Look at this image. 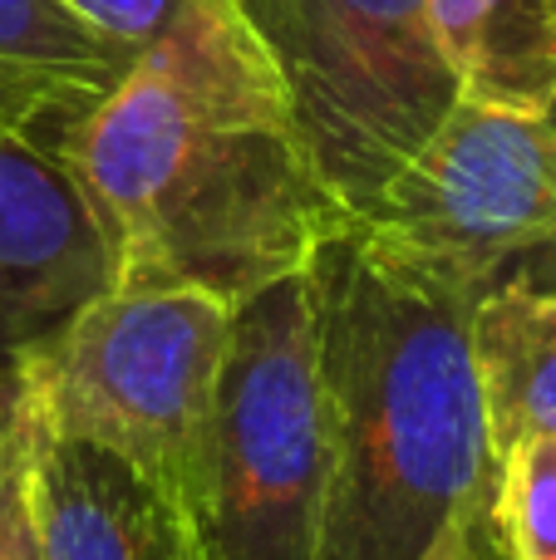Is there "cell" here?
Segmentation results:
<instances>
[{"instance_id": "1", "label": "cell", "mask_w": 556, "mask_h": 560, "mask_svg": "<svg viewBox=\"0 0 556 560\" xmlns=\"http://www.w3.org/2000/svg\"><path fill=\"white\" fill-rule=\"evenodd\" d=\"M55 148L114 242L118 285H202L242 305L350 236L236 0H207L59 118Z\"/></svg>"}, {"instance_id": "2", "label": "cell", "mask_w": 556, "mask_h": 560, "mask_svg": "<svg viewBox=\"0 0 556 560\" xmlns=\"http://www.w3.org/2000/svg\"><path fill=\"white\" fill-rule=\"evenodd\" d=\"M331 428L321 560H424L453 516H493L473 310L384 276L350 236L311 266Z\"/></svg>"}, {"instance_id": "3", "label": "cell", "mask_w": 556, "mask_h": 560, "mask_svg": "<svg viewBox=\"0 0 556 560\" xmlns=\"http://www.w3.org/2000/svg\"><path fill=\"white\" fill-rule=\"evenodd\" d=\"M232 319V300L202 285H108L20 349L39 418L128 463L187 526Z\"/></svg>"}, {"instance_id": "4", "label": "cell", "mask_w": 556, "mask_h": 560, "mask_svg": "<svg viewBox=\"0 0 556 560\" xmlns=\"http://www.w3.org/2000/svg\"><path fill=\"white\" fill-rule=\"evenodd\" d=\"M331 428L311 271L236 305L193 536L197 560H321Z\"/></svg>"}, {"instance_id": "5", "label": "cell", "mask_w": 556, "mask_h": 560, "mask_svg": "<svg viewBox=\"0 0 556 560\" xmlns=\"http://www.w3.org/2000/svg\"><path fill=\"white\" fill-rule=\"evenodd\" d=\"M370 266L478 310L498 285L556 276V118L453 98L414 158L355 217Z\"/></svg>"}, {"instance_id": "6", "label": "cell", "mask_w": 556, "mask_h": 560, "mask_svg": "<svg viewBox=\"0 0 556 560\" xmlns=\"http://www.w3.org/2000/svg\"><path fill=\"white\" fill-rule=\"evenodd\" d=\"M281 74L301 143L345 217L364 212L453 108L424 0H236Z\"/></svg>"}, {"instance_id": "7", "label": "cell", "mask_w": 556, "mask_h": 560, "mask_svg": "<svg viewBox=\"0 0 556 560\" xmlns=\"http://www.w3.org/2000/svg\"><path fill=\"white\" fill-rule=\"evenodd\" d=\"M118 285L114 242L45 128L0 118V354L39 345Z\"/></svg>"}, {"instance_id": "8", "label": "cell", "mask_w": 556, "mask_h": 560, "mask_svg": "<svg viewBox=\"0 0 556 560\" xmlns=\"http://www.w3.org/2000/svg\"><path fill=\"white\" fill-rule=\"evenodd\" d=\"M35 560H197L183 516L104 447L39 418L25 467Z\"/></svg>"}, {"instance_id": "9", "label": "cell", "mask_w": 556, "mask_h": 560, "mask_svg": "<svg viewBox=\"0 0 556 560\" xmlns=\"http://www.w3.org/2000/svg\"><path fill=\"white\" fill-rule=\"evenodd\" d=\"M459 98L556 118V0H424Z\"/></svg>"}, {"instance_id": "10", "label": "cell", "mask_w": 556, "mask_h": 560, "mask_svg": "<svg viewBox=\"0 0 556 560\" xmlns=\"http://www.w3.org/2000/svg\"><path fill=\"white\" fill-rule=\"evenodd\" d=\"M493 463L518 438H556V290L512 280L473 310Z\"/></svg>"}, {"instance_id": "11", "label": "cell", "mask_w": 556, "mask_h": 560, "mask_svg": "<svg viewBox=\"0 0 556 560\" xmlns=\"http://www.w3.org/2000/svg\"><path fill=\"white\" fill-rule=\"evenodd\" d=\"M134 59L59 0H0V69L49 89L69 114L114 89Z\"/></svg>"}, {"instance_id": "12", "label": "cell", "mask_w": 556, "mask_h": 560, "mask_svg": "<svg viewBox=\"0 0 556 560\" xmlns=\"http://www.w3.org/2000/svg\"><path fill=\"white\" fill-rule=\"evenodd\" d=\"M493 532L502 560H556V438H518L502 453Z\"/></svg>"}, {"instance_id": "13", "label": "cell", "mask_w": 556, "mask_h": 560, "mask_svg": "<svg viewBox=\"0 0 556 560\" xmlns=\"http://www.w3.org/2000/svg\"><path fill=\"white\" fill-rule=\"evenodd\" d=\"M39 428V398L25 354H0V522L25 492V467Z\"/></svg>"}, {"instance_id": "14", "label": "cell", "mask_w": 556, "mask_h": 560, "mask_svg": "<svg viewBox=\"0 0 556 560\" xmlns=\"http://www.w3.org/2000/svg\"><path fill=\"white\" fill-rule=\"evenodd\" d=\"M59 5H69L79 20H89L99 35L118 39V45L134 49V55H148V49L163 45L167 35H177L207 0H59Z\"/></svg>"}, {"instance_id": "15", "label": "cell", "mask_w": 556, "mask_h": 560, "mask_svg": "<svg viewBox=\"0 0 556 560\" xmlns=\"http://www.w3.org/2000/svg\"><path fill=\"white\" fill-rule=\"evenodd\" d=\"M424 560H502L493 516H473V512L453 516V522L433 536V546L424 551Z\"/></svg>"}, {"instance_id": "16", "label": "cell", "mask_w": 556, "mask_h": 560, "mask_svg": "<svg viewBox=\"0 0 556 560\" xmlns=\"http://www.w3.org/2000/svg\"><path fill=\"white\" fill-rule=\"evenodd\" d=\"M0 118H5V124H25V128H45V124L59 128V118H69V108L59 104L49 89L0 69Z\"/></svg>"}, {"instance_id": "17", "label": "cell", "mask_w": 556, "mask_h": 560, "mask_svg": "<svg viewBox=\"0 0 556 560\" xmlns=\"http://www.w3.org/2000/svg\"><path fill=\"white\" fill-rule=\"evenodd\" d=\"M0 560H35V536H30V512L25 492L10 502L5 522H0Z\"/></svg>"}]
</instances>
